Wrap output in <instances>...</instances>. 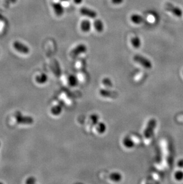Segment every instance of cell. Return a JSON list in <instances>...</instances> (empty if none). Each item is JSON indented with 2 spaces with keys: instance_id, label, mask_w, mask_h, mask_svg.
Wrapping results in <instances>:
<instances>
[{
  "instance_id": "obj_1",
  "label": "cell",
  "mask_w": 183,
  "mask_h": 184,
  "mask_svg": "<svg viewBox=\"0 0 183 184\" xmlns=\"http://www.w3.org/2000/svg\"><path fill=\"white\" fill-rule=\"evenodd\" d=\"M17 123L22 125H32L34 123V119L32 116H24L20 111H17L15 114Z\"/></svg>"
},
{
  "instance_id": "obj_12",
  "label": "cell",
  "mask_w": 183,
  "mask_h": 184,
  "mask_svg": "<svg viewBox=\"0 0 183 184\" xmlns=\"http://www.w3.org/2000/svg\"><path fill=\"white\" fill-rule=\"evenodd\" d=\"M48 80V76L45 74H42L36 76V81L39 84L47 83Z\"/></svg>"
},
{
  "instance_id": "obj_24",
  "label": "cell",
  "mask_w": 183,
  "mask_h": 184,
  "mask_svg": "<svg viewBox=\"0 0 183 184\" xmlns=\"http://www.w3.org/2000/svg\"><path fill=\"white\" fill-rule=\"evenodd\" d=\"M83 0H74V2H75V4H80Z\"/></svg>"
},
{
  "instance_id": "obj_25",
  "label": "cell",
  "mask_w": 183,
  "mask_h": 184,
  "mask_svg": "<svg viewBox=\"0 0 183 184\" xmlns=\"http://www.w3.org/2000/svg\"><path fill=\"white\" fill-rule=\"evenodd\" d=\"M6 1H7L9 2L11 4H15L17 1V0H6Z\"/></svg>"
},
{
  "instance_id": "obj_8",
  "label": "cell",
  "mask_w": 183,
  "mask_h": 184,
  "mask_svg": "<svg viewBox=\"0 0 183 184\" xmlns=\"http://www.w3.org/2000/svg\"><path fill=\"white\" fill-rule=\"evenodd\" d=\"M55 14L57 16H61L64 13V9L60 2H54L52 5Z\"/></svg>"
},
{
  "instance_id": "obj_21",
  "label": "cell",
  "mask_w": 183,
  "mask_h": 184,
  "mask_svg": "<svg viewBox=\"0 0 183 184\" xmlns=\"http://www.w3.org/2000/svg\"><path fill=\"white\" fill-rule=\"evenodd\" d=\"M124 0H111L112 4L115 5H120L121 4Z\"/></svg>"
},
{
  "instance_id": "obj_20",
  "label": "cell",
  "mask_w": 183,
  "mask_h": 184,
  "mask_svg": "<svg viewBox=\"0 0 183 184\" xmlns=\"http://www.w3.org/2000/svg\"><path fill=\"white\" fill-rule=\"evenodd\" d=\"M36 182V179L33 176H30V177H29L27 179V180L26 181V184H35Z\"/></svg>"
},
{
  "instance_id": "obj_23",
  "label": "cell",
  "mask_w": 183,
  "mask_h": 184,
  "mask_svg": "<svg viewBox=\"0 0 183 184\" xmlns=\"http://www.w3.org/2000/svg\"><path fill=\"white\" fill-rule=\"evenodd\" d=\"M177 166L181 168H183V159L180 160L177 163Z\"/></svg>"
},
{
  "instance_id": "obj_19",
  "label": "cell",
  "mask_w": 183,
  "mask_h": 184,
  "mask_svg": "<svg viewBox=\"0 0 183 184\" xmlns=\"http://www.w3.org/2000/svg\"><path fill=\"white\" fill-rule=\"evenodd\" d=\"M174 177L176 179L177 181H181L183 180V172L181 170H178L177 171L175 174H174Z\"/></svg>"
},
{
  "instance_id": "obj_22",
  "label": "cell",
  "mask_w": 183,
  "mask_h": 184,
  "mask_svg": "<svg viewBox=\"0 0 183 184\" xmlns=\"http://www.w3.org/2000/svg\"><path fill=\"white\" fill-rule=\"evenodd\" d=\"M90 119L92 120V121L93 122H95V123H97V122H98V119H99V118L98 116L97 115H93L90 117Z\"/></svg>"
},
{
  "instance_id": "obj_10",
  "label": "cell",
  "mask_w": 183,
  "mask_h": 184,
  "mask_svg": "<svg viewBox=\"0 0 183 184\" xmlns=\"http://www.w3.org/2000/svg\"><path fill=\"white\" fill-rule=\"evenodd\" d=\"M80 28L84 32H88L91 29V23L89 20H84L81 22Z\"/></svg>"
},
{
  "instance_id": "obj_5",
  "label": "cell",
  "mask_w": 183,
  "mask_h": 184,
  "mask_svg": "<svg viewBox=\"0 0 183 184\" xmlns=\"http://www.w3.org/2000/svg\"><path fill=\"white\" fill-rule=\"evenodd\" d=\"M86 51L87 46L85 44H79L72 50L71 55L73 57H76L79 54H83Z\"/></svg>"
},
{
  "instance_id": "obj_4",
  "label": "cell",
  "mask_w": 183,
  "mask_h": 184,
  "mask_svg": "<svg viewBox=\"0 0 183 184\" xmlns=\"http://www.w3.org/2000/svg\"><path fill=\"white\" fill-rule=\"evenodd\" d=\"M156 126V121L154 119H152L149 122L147 128L145 130V135L146 137L150 138L153 135V131Z\"/></svg>"
},
{
  "instance_id": "obj_3",
  "label": "cell",
  "mask_w": 183,
  "mask_h": 184,
  "mask_svg": "<svg viewBox=\"0 0 183 184\" xmlns=\"http://www.w3.org/2000/svg\"><path fill=\"white\" fill-rule=\"evenodd\" d=\"M13 46L17 52L23 54H28L30 53V49L28 46L19 41H16L14 42Z\"/></svg>"
},
{
  "instance_id": "obj_9",
  "label": "cell",
  "mask_w": 183,
  "mask_h": 184,
  "mask_svg": "<svg viewBox=\"0 0 183 184\" xmlns=\"http://www.w3.org/2000/svg\"><path fill=\"white\" fill-rule=\"evenodd\" d=\"M131 20L135 24L140 25V24H142V23H143L144 18L142 16H141L139 14H133L131 16Z\"/></svg>"
},
{
  "instance_id": "obj_14",
  "label": "cell",
  "mask_w": 183,
  "mask_h": 184,
  "mask_svg": "<svg viewBox=\"0 0 183 184\" xmlns=\"http://www.w3.org/2000/svg\"><path fill=\"white\" fill-rule=\"evenodd\" d=\"M131 43L135 48H139L142 45V41L139 37H135L132 38Z\"/></svg>"
},
{
  "instance_id": "obj_15",
  "label": "cell",
  "mask_w": 183,
  "mask_h": 184,
  "mask_svg": "<svg viewBox=\"0 0 183 184\" xmlns=\"http://www.w3.org/2000/svg\"><path fill=\"white\" fill-rule=\"evenodd\" d=\"M62 111H63V108L59 105H57V106L52 107L51 110V113L54 116L59 115L62 113Z\"/></svg>"
},
{
  "instance_id": "obj_16",
  "label": "cell",
  "mask_w": 183,
  "mask_h": 184,
  "mask_svg": "<svg viewBox=\"0 0 183 184\" xmlns=\"http://www.w3.org/2000/svg\"><path fill=\"white\" fill-rule=\"evenodd\" d=\"M121 175L118 172H114L110 175V179L114 182H118L121 180Z\"/></svg>"
},
{
  "instance_id": "obj_17",
  "label": "cell",
  "mask_w": 183,
  "mask_h": 184,
  "mask_svg": "<svg viewBox=\"0 0 183 184\" xmlns=\"http://www.w3.org/2000/svg\"><path fill=\"white\" fill-rule=\"evenodd\" d=\"M68 83L71 86H77L78 83V80L76 76H70L68 78Z\"/></svg>"
},
{
  "instance_id": "obj_6",
  "label": "cell",
  "mask_w": 183,
  "mask_h": 184,
  "mask_svg": "<svg viewBox=\"0 0 183 184\" xmlns=\"http://www.w3.org/2000/svg\"><path fill=\"white\" fill-rule=\"evenodd\" d=\"M165 9L168 11L171 12L175 16L180 17L182 15V11L178 7H175L170 3H167L165 6Z\"/></svg>"
},
{
  "instance_id": "obj_11",
  "label": "cell",
  "mask_w": 183,
  "mask_h": 184,
  "mask_svg": "<svg viewBox=\"0 0 183 184\" xmlns=\"http://www.w3.org/2000/svg\"><path fill=\"white\" fill-rule=\"evenodd\" d=\"M123 144L124 146L128 149H132L135 147V142L128 137L124 138L123 141Z\"/></svg>"
},
{
  "instance_id": "obj_27",
  "label": "cell",
  "mask_w": 183,
  "mask_h": 184,
  "mask_svg": "<svg viewBox=\"0 0 183 184\" xmlns=\"http://www.w3.org/2000/svg\"><path fill=\"white\" fill-rule=\"evenodd\" d=\"M1 142H0V147H1Z\"/></svg>"
},
{
  "instance_id": "obj_2",
  "label": "cell",
  "mask_w": 183,
  "mask_h": 184,
  "mask_svg": "<svg viewBox=\"0 0 183 184\" xmlns=\"http://www.w3.org/2000/svg\"><path fill=\"white\" fill-rule=\"evenodd\" d=\"M134 60L146 69H151L152 67V63L150 61V60L147 59L143 56L135 55L134 57Z\"/></svg>"
},
{
  "instance_id": "obj_26",
  "label": "cell",
  "mask_w": 183,
  "mask_h": 184,
  "mask_svg": "<svg viewBox=\"0 0 183 184\" xmlns=\"http://www.w3.org/2000/svg\"><path fill=\"white\" fill-rule=\"evenodd\" d=\"M61 1H69V0H61Z\"/></svg>"
},
{
  "instance_id": "obj_13",
  "label": "cell",
  "mask_w": 183,
  "mask_h": 184,
  "mask_svg": "<svg viewBox=\"0 0 183 184\" xmlns=\"http://www.w3.org/2000/svg\"><path fill=\"white\" fill-rule=\"evenodd\" d=\"M94 27L98 32H102L104 30V24L100 19H97L94 22Z\"/></svg>"
},
{
  "instance_id": "obj_7",
  "label": "cell",
  "mask_w": 183,
  "mask_h": 184,
  "mask_svg": "<svg viewBox=\"0 0 183 184\" xmlns=\"http://www.w3.org/2000/svg\"><path fill=\"white\" fill-rule=\"evenodd\" d=\"M80 13L87 17H89L90 18H95L97 15V12L93 10L88 9L87 7H83L80 10Z\"/></svg>"
},
{
  "instance_id": "obj_18",
  "label": "cell",
  "mask_w": 183,
  "mask_h": 184,
  "mask_svg": "<svg viewBox=\"0 0 183 184\" xmlns=\"http://www.w3.org/2000/svg\"><path fill=\"white\" fill-rule=\"evenodd\" d=\"M106 129V126L104 123H99V124H97V130L99 134H104L105 132Z\"/></svg>"
}]
</instances>
